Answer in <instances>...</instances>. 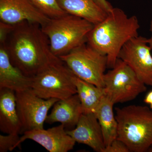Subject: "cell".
Returning <instances> with one entry per match:
<instances>
[{
  "mask_svg": "<svg viewBox=\"0 0 152 152\" xmlns=\"http://www.w3.org/2000/svg\"><path fill=\"white\" fill-rule=\"evenodd\" d=\"M11 62L26 76L36 75L58 57L50 50L48 38L40 25L24 21L11 25L0 38Z\"/></svg>",
  "mask_w": 152,
  "mask_h": 152,
  "instance_id": "6da1fadb",
  "label": "cell"
},
{
  "mask_svg": "<svg viewBox=\"0 0 152 152\" xmlns=\"http://www.w3.org/2000/svg\"><path fill=\"white\" fill-rule=\"evenodd\" d=\"M140 25L135 15L129 16L121 9L113 8L103 20L94 25L88 35L87 43L106 56L107 68H113L125 44L138 37Z\"/></svg>",
  "mask_w": 152,
  "mask_h": 152,
  "instance_id": "7a4b0ae2",
  "label": "cell"
},
{
  "mask_svg": "<svg viewBox=\"0 0 152 152\" xmlns=\"http://www.w3.org/2000/svg\"><path fill=\"white\" fill-rule=\"evenodd\" d=\"M117 139L130 152H146L152 145V110L146 106L130 105L116 108Z\"/></svg>",
  "mask_w": 152,
  "mask_h": 152,
  "instance_id": "3957f363",
  "label": "cell"
},
{
  "mask_svg": "<svg viewBox=\"0 0 152 152\" xmlns=\"http://www.w3.org/2000/svg\"><path fill=\"white\" fill-rule=\"evenodd\" d=\"M94 26L84 19L66 14L50 18L41 27L48 38L52 53L59 58L86 43L88 35Z\"/></svg>",
  "mask_w": 152,
  "mask_h": 152,
  "instance_id": "277c9868",
  "label": "cell"
},
{
  "mask_svg": "<svg viewBox=\"0 0 152 152\" xmlns=\"http://www.w3.org/2000/svg\"><path fill=\"white\" fill-rule=\"evenodd\" d=\"M74 75L59 58L33 77L31 89L45 99H65L77 94Z\"/></svg>",
  "mask_w": 152,
  "mask_h": 152,
  "instance_id": "5b68a950",
  "label": "cell"
},
{
  "mask_svg": "<svg viewBox=\"0 0 152 152\" xmlns=\"http://www.w3.org/2000/svg\"><path fill=\"white\" fill-rule=\"evenodd\" d=\"M104 82L105 96L114 104L133 100L147 90L132 68L120 58L105 74Z\"/></svg>",
  "mask_w": 152,
  "mask_h": 152,
  "instance_id": "8992f818",
  "label": "cell"
},
{
  "mask_svg": "<svg viewBox=\"0 0 152 152\" xmlns=\"http://www.w3.org/2000/svg\"><path fill=\"white\" fill-rule=\"evenodd\" d=\"M59 58L79 78L104 88L107 59L86 43L77 47Z\"/></svg>",
  "mask_w": 152,
  "mask_h": 152,
  "instance_id": "52a82bcc",
  "label": "cell"
},
{
  "mask_svg": "<svg viewBox=\"0 0 152 152\" xmlns=\"http://www.w3.org/2000/svg\"><path fill=\"white\" fill-rule=\"evenodd\" d=\"M17 108L21 124L20 134L33 130L44 129L49 110L59 100L45 99L38 96L31 88L15 92Z\"/></svg>",
  "mask_w": 152,
  "mask_h": 152,
  "instance_id": "ba28073f",
  "label": "cell"
},
{
  "mask_svg": "<svg viewBox=\"0 0 152 152\" xmlns=\"http://www.w3.org/2000/svg\"><path fill=\"white\" fill-rule=\"evenodd\" d=\"M151 53L148 39L138 36L125 44L118 58L132 68L144 84L152 87Z\"/></svg>",
  "mask_w": 152,
  "mask_h": 152,
  "instance_id": "9c48e42d",
  "label": "cell"
},
{
  "mask_svg": "<svg viewBox=\"0 0 152 152\" xmlns=\"http://www.w3.org/2000/svg\"><path fill=\"white\" fill-rule=\"evenodd\" d=\"M50 19L30 0H0V22L14 25L28 21L42 26Z\"/></svg>",
  "mask_w": 152,
  "mask_h": 152,
  "instance_id": "30bf717a",
  "label": "cell"
},
{
  "mask_svg": "<svg viewBox=\"0 0 152 152\" xmlns=\"http://www.w3.org/2000/svg\"><path fill=\"white\" fill-rule=\"evenodd\" d=\"M28 139L39 144L50 152H67L73 149L76 143L68 134L62 124L47 130L42 129L25 132L20 138L17 147Z\"/></svg>",
  "mask_w": 152,
  "mask_h": 152,
  "instance_id": "8fae6325",
  "label": "cell"
},
{
  "mask_svg": "<svg viewBox=\"0 0 152 152\" xmlns=\"http://www.w3.org/2000/svg\"><path fill=\"white\" fill-rule=\"evenodd\" d=\"M66 131L76 142L87 145L95 151L103 152V136L94 113L82 114L75 128Z\"/></svg>",
  "mask_w": 152,
  "mask_h": 152,
  "instance_id": "7c38bea8",
  "label": "cell"
},
{
  "mask_svg": "<svg viewBox=\"0 0 152 152\" xmlns=\"http://www.w3.org/2000/svg\"><path fill=\"white\" fill-rule=\"evenodd\" d=\"M83 113L81 104L77 94L56 102L45 122L50 124L61 123L64 125L66 130H71L76 126Z\"/></svg>",
  "mask_w": 152,
  "mask_h": 152,
  "instance_id": "4fadbf2b",
  "label": "cell"
},
{
  "mask_svg": "<svg viewBox=\"0 0 152 152\" xmlns=\"http://www.w3.org/2000/svg\"><path fill=\"white\" fill-rule=\"evenodd\" d=\"M33 77L26 76L11 62L4 45L0 43V89L15 92L31 88Z\"/></svg>",
  "mask_w": 152,
  "mask_h": 152,
  "instance_id": "5bb4252c",
  "label": "cell"
},
{
  "mask_svg": "<svg viewBox=\"0 0 152 152\" xmlns=\"http://www.w3.org/2000/svg\"><path fill=\"white\" fill-rule=\"evenodd\" d=\"M0 130L7 134H20L21 130L15 92L5 88L0 89Z\"/></svg>",
  "mask_w": 152,
  "mask_h": 152,
  "instance_id": "9a60e30c",
  "label": "cell"
},
{
  "mask_svg": "<svg viewBox=\"0 0 152 152\" xmlns=\"http://www.w3.org/2000/svg\"><path fill=\"white\" fill-rule=\"evenodd\" d=\"M67 14L81 18L96 25L105 18L107 13L94 0H58Z\"/></svg>",
  "mask_w": 152,
  "mask_h": 152,
  "instance_id": "2e32d148",
  "label": "cell"
},
{
  "mask_svg": "<svg viewBox=\"0 0 152 152\" xmlns=\"http://www.w3.org/2000/svg\"><path fill=\"white\" fill-rule=\"evenodd\" d=\"M114 104L105 96L95 110V115L100 125L105 147L117 138L118 124L114 115Z\"/></svg>",
  "mask_w": 152,
  "mask_h": 152,
  "instance_id": "e0dca14e",
  "label": "cell"
},
{
  "mask_svg": "<svg viewBox=\"0 0 152 152\" xmlns=\"http://www.w3.org/2000/svg\"><path fill=\"white\" fill-rule=\"evenodd\" d=\"M73 80L81 104L83 113H94L102 99L105 96L104 88L96 86L75 75Z\"/></svg>",
  "mask_w": 152,
  "mask_h": 152,
  "instance_id": "ac0fdd59",
  "label": "cell"
},
{
  "mask_svg": "<svg viewBox=\"0 0 152 152\" xmlns=\"http://www.w3.org/2000/svg\"><path fill=\"white\" fill-rule=\"evenodd\" d=\"M36 7L50 18H55L66 14L60 7L58 0H30Z\"/></svg>",
  "mask_w": 152,
  "mask_h": 152,
  "instance_id": "d6986e66",
  "label": "cell"
},
{
  "mask_svg": "<svg viewBox=\"0 0 152 152\" xmlns=\"http://www.w3.org/2000/svg\"><path fill=\"white\" fill-rule=\"evenodd\" d=\"M20 138L19 134L0 135V152L11 151L15 149Z\"/></svg>",
  "mask_w": 152,
  "mask_h": 152,
  "instance_id": "ffe728a7",
  "label": "cell"
},
{
  "mask_svg": "<svg viewBox=\"0 0 152 152\" xmlns=\"http://www.w3.org/2000/svg\"><path fill=\"white\" fill-rule=\"evenodd\" d=\"M103 152H130V151L124 142L117 138L105 148Z\"/></svg>",
  "mask_w": 152,
  "mask_h": 152,
  "instance_id": "44dd1931",
  "label": "cell"
},
{
  "mask_svg": "<svg viewBox=\"0 0 152 152\" xmlns=\"http://www.w3.org/2000/svg\"><path fill=\"white\" fill-rule=\"evenodd\" d=\"M96 3L106 12L109 13L113 9V6L107 0H94Z\"/></svg>",
  "mask_w": 152,
  "mask_h": 152,
  "instance_id": "7402d4cb",
  "label": "cell"
},
{
  "mask_svg": "<svg viewBox=\"0 0 152 152\" xmlns=\"http://www.w3.org/2000/svg\"><path fill=\"white\" fill-rule=\"evenodd\" d=\"M144 101L145 103L152 105V90L147 94Z\"/></svg>",
  "mask_w": 152,
  "mask_h": 152,
  "instance_id": "603a6c76",
  "label": "cell"
},
{
  "mask_svg": "<svg viewBox=\"0 0 152 152\" xmlns=\"http://www.w3.org/2000/svg\"><path fill=\"white\" fill-rule=\"evenodd\" d=\"M150 31L151 33V36L149 39H148V42L152 52V17L150 23Z\"/></svg>",
  "mask_w": 152,
  "mask_h": 152,
  "instance_id": "cb8c5ba5",
  "label": "cell"
},
{
  "mask_svg": "<svg viewBox=\"0 0 152 152\" xmlns=\"http://www.w3.org/2000/svg\"><path fill=\"white\" fill-rule=\"evenodd\" d=\"M148 152H152V145H151V146L150 147L149 149L148 150Z\"/></svg>",
  "mask_w": 152,
  "mask_h": 152,
  "instance_id": "d4e9b609",
  "label": "cell"
},
{
  "mask_svg": "<svg viewBox=\"0 0 152 152\" xmlns=\"http://www.w3.org/2000/svg\"><path fill=\"white\" fill-rule=\"evenodd\" d=\"M151 109H152V105L151 106Z\"/></svg>",
  "mask_w": 152,
  "mask_h": 152,
  "instance_id": "484cf974",
  "label": "cell"
}]
</instances>
